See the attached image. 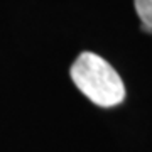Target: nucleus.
I'll return each instance as SVG.
<instances>
[{
  "instance_id": "nucleus-1",
  "label": "nucleus",
  "mask_w": 152,
  "mask_h": 152,
  "mask_svg": "<svg viewBox=\"0 0 152 152\" xmlns=\"http://www.w3.org/2000/svg\"><path fill=\"white\" fill-rule=\"evenodd\" d=\"M76 88L95 105L112 108L125 100V85L113 66L95 53H81L71 66Z\"/></svg>"
},
{
  "instance_id": "nucleus-2",
  "label": "nucleus",
  "mask_w": 152,
  "mask_h": 152,
  "mask_svg": "<svg viewBox=\"0 0 152 152\" xmlns=\"http://www.w3.org/2000/svg\"><path fill=\"white\" fill-rule=\"evenodd\" d=\"M134 5L142 20V31L152 32V0H134Z\"/></svg>"
}]
</instances>
